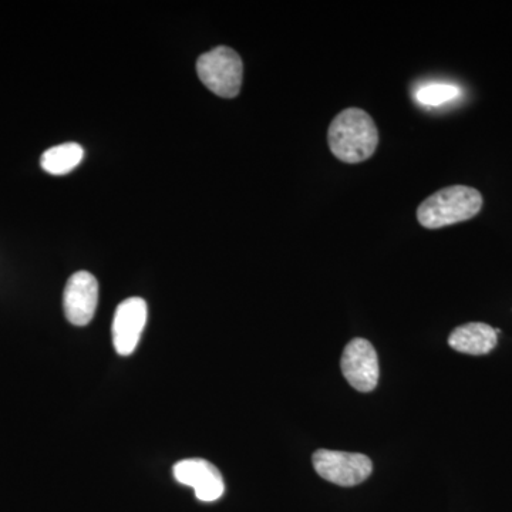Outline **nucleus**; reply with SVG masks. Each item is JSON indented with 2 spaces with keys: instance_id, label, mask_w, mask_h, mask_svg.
<instances>
[{
  "instance_id": "f257e3e1",
  "label": "nucleus",
  "mask_w": 512,
  "mask_h": 512,
  "mask_svg": "<svg viewBox=\"0 0 512 512\" xmlns=\"http://www.w3.org/2000/svg\"><path fill=\"white\" fill-rule=\"evenodd\" d=\"M328 144L333 156L346 164L363 163L375 154L379 131L365 110L350 107L330 123Z\"/></svg>"
},
{
  "instance_id": "7ed1b4c3",
  "label": "nucleus",
  "mask_w": 512,
  "mask_h": 512,
  "mask_svg": "<svg viewBox=\"0 0 512 512\" xmlns=\"http://www.w3.org/2000/svg\"><path fill=\"white\" fill-rule=\"evenodd\" d=\"M198 77L212 93L224 99H234L241 92L244 64L234 49L215 47L197 62Z\"/></svg>"
},
{
  "instance_id": "1a4fd4ad",
  "label": "nucleus",
  "mask_w": 512,
  "mask_h": 512,
  "mask_svg": "<svg viewBox=\"0 0 512 512\" xmlns=\"http://www.w3.org/2000/svg\"><path fill=\"white\" fill-rule=\"evenodd\" d=\"M498 335L493 326L473 322L458 326L451 332L448 345L466 355H487L497 346Z\"/></svg>"
},
{
  "instance_id": "6e6552de",
  "label": "nucleus",
  "mask_w": 512,
  "mask_h": 512,
  "mask_svg": "<svg viewBox=\"0 0 512 512\" xmlns=\"http://www.w3.org/2000/svg\"><path fill=\"white\" fill-rule=\"evenodd\" d=\"M147 322V303L130 298L120 303L113 319V345L120 356H130L137 349Z\"/></svg>"
},
{
  "instance_id": "9b49d317",
  "label": "nucleus",
  "mask_w": 512,
  "mask_h": 512,
  "mask_svg": "<svg viewBox=\"0 0 512 512\" xmlns=\"http://www.w3.org/2000/svg\"><path fill=\"white\" fill-rule=\"evenodd\" d=\"M461 90L456 84L429 83L417 89L416 100L426 107H439L460 97Z\"/></svg>"
},
{
  "instance_id": "9d476101",
  "label": "nucleus",
  "mask_w": 512,
  "mask_h": 512,
  "mask_svg": "<svg viewBox=\"0 0 512 512\" xmlns=\"http://www.w3.org/2000/svg\"><path fill=\"white\" fill-rule=\"evenodd\" d=\"M83 147L77 143H64L49 148L42 156V168L52 175H64L82 163Z\"/></svg>"
},
{
  "instance_id": "423d86ee",
  "label": "nucleus",
  "mask_w": 512,
  "mask_h": 512,
  "mask_svg": "<svg viewBox=\"0 0 512 512\" xmlns=\"http://www.w3.org/2000/svg\"><path fill=\"white\" fill-rule=\"evenodd\" d=\"M99 302V284L90 272H76L64 288L63 308L67 320L74 326L92 322Z\"/></svg>"
},
{
  "instance_id": "0eeeda50",
  "label": "nucleus",
  "mask_w": 512,
  "mask_h": 512,
  "mask_svg": "<svg viewBox=\"0 0 512 512\" xmlns=\"http://www.w3.org/2000/svg\"><path fill=\"white\" fill-rule=\"evenodd\" d=\"M173 473L178 483L194 488L195 497L204 503L220 500L225 493L224 478L210 461L202 458L178 461Z\"/></svg>"
},
{
  "instance_id": "20e7f679",
  "label": "nucleus",
  "mask_w": 512,
  "mask_h": 512,
  "mask_svg": "<svg viewBox=\"0 0 512 512\" xmlns=\"http://www.w3.org/2000/svg\"><path fill=\"white\" fill-rule=\"evenodd\" d=\"M320 477L342 487L363 483L372 474L373 463L365 454L346 451L318 450L312 457Z\"/></svg>"
},
{
  "instance_id": "f03ea898",
  "label": "nucleus",
  "mask_w": 512,
  "mask_h": 512,
  "mask_svg": "<svg viewBox=\"0 0 512 512\" xmlns=\"http://www.w3.org/2000/svg\"><path fill=\"white\" fill-rule=\"evenodd\" d=\"M483 208V195L467 185H451L430 195L419 205L421 227L439 229L476 217Z\"/></svg>"
},
{
  "instance_id": "39448f33",
  "label": "nucleus",
  "mask_w": 512,
  "mask_h": 512,
  "mask_svg": "<svg viewBox=\"0 0 512 512\" xmlns=\"http://www.w3.org/2000/svg\"><path fill=\"white\" fill-rule=\"evenodd\" d=\"M343 376L357 392L369 393L379 382V359L369 340L357 338L348 343L340 359Z\"/></svg>"
}]
</instances>
